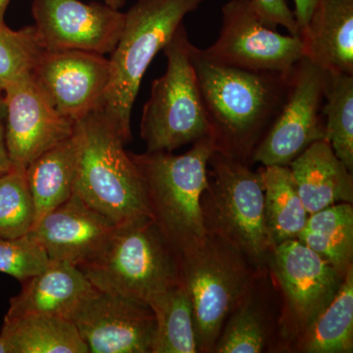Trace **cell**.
<instances>
[{"instance_id": "cb8c5ba5", "label": "cell", "mask_w": 353, "mask_h": 353, "mask_svg": "<svg viewBox=\"0 0 353 353\" xmlns=\"http://www.w3.org/2000/svg\"><path fill=\"white\" fill-rule=\"evenodd\" d=\"M345 278L353 266V206L338 203L309 215L297 236Z\"/></svg>"}, {"instance_id": "8fae6325", "label": "cell", "mask_w": 353, "mask_h": 353, "mask_svg": "<svg viewBox=\"0 0 353 353\" xmlns=\"http://www.w3.org/2000/svg\"><path fill=\"white\" fill-rule=\"evenodd\" d=\"M328 76L305 57L290 70L287 99L255 150L253 164L289 166L309 145L325 139L322 109Z\"/></svg>"}, {"instance_id": "9c48e42d", "label": "cell", "mask_w": 353, "mask_h": 353, "mask_svg": "<svg viewBox=\"0 0 353 353\" xmlns=\"http://www.w3.org/2000/svg\"><path fill=\"white\" fill-rule=\"evenodd\" d=\"M268 268L282 301L279 352H290L309 325L331 303L345 278L299 240L276 245Z\"/></svg>"}, {"instance_id": "52a82bcc", "label": "cell", "mask_w": 353, "mask_h": 353, "mask_svg": "<svg viewBox=\"0 0 353 353\" xmlns=\"http://www.w3.org/2000/svg\"><path fill=\"white\" fill-rule=\"evenodd\" d=\"M178 255L180 282L194 309L199 352L213 353L228 317L261 271L233 246L208 234Z\"/></svg>"}, {"instance_id": "30bf717a", "label": "cell", "mask_w": 353, "mask_h": 353, "mask_svg": "<svg viewBox=\"0 0 353 353\" xmlns=\"http://www.w3.org/2000/svg\"><path fill=\"white\" fill-rule=\"evenodd\" d=\"M222 27L214 43L199 50L221 66L285 73L303 57L299 36L282 34L265 22L250 0H230L222 7Z\"/></svg>"}, {"instance_id": "ffe728a7", "label": "cell", "mask_w": 353, "mask_h": 353, "mask_svg": "<svg viewBox=\"0 0 353 353\" xmlns=\"http://www.w3.org/2000/svg\"><path fill=\"white\" fill-rule=\"evenodd\" d=\"M309 215L338 203H353L352 172L334 154L327 139L308 146L289 165Z\"/></svg>"}, {"instance_id": "83f0119b", "label": "cell", "mask_w": 353, "mask_h": 353, "mask_svg": "<svg viewBox=\"0 0 353 353\" xmlns=\"http://www.w3.org/2000/svg\"><path fill=\"white\" fill-rule=\"evenodd\" d=\"M34 222V202L26 169L13 167L0 176V236H24L31 231Z\"/></svg>"}, {"instance_id": "d4e9b609", "label": "cell", "mask_w": 353, "mask_h": 353, "mask_svg": "<svg viewBox=\"0 0 353 353\" xmlns=\"http://www.w3.org/2000/svg\"><path fill=\"white\" fill-rule=\"evenodd\" d=\"M353 352V266L331 303L309 325L290 352Z\"/></svg>"}, {"instance_id": "8992f818", "label": "cell", "mask_w": 353, "mask_h": 353, "mask_svg": "<svg viewBox=\"0 0 353 353\" xmlns=\"http://www.w3.org/2000/svg\"><path fill=\"white\" fill-rule=\"evenodd\" d=\"M201 209L206 234L233 246L259 270L268 268L274 248L259 171L215 150L208 160Z\"/></svg>"}, {"instance_id": "2e32d148", "label": "cell", "mask_w": 353, "mask_h": 353, "mask_svg": "<svg viewBox=\"0 0 353 353\" xmlns=\"http://www.w3.org/2000/svg\"><path fill=\"white\" fill-rule=\"evenodd\" d=\"M115 227L105 216L73 194L44 216L27 236L43 248L50 260L80 267L101 252Z\"/></svg>"}, {"instance_id": "44dd1931", "label": "cell", "mask_w": 353, "mask_h": 353, "mask_svg": "<svg viewBox=\"0 0 353 353\" xmlns=\"http://www.w3.org/2000/svg\"><path fill=\"white\" fill-rule=\"evenodd\" d=\"M78 162L79 141L74 131L70 138L28 165L26 178L34 208L32 228L72 196Z\"/></svg>"}, {"instance_id": "3957f363", "label": "cell", "mask_w": 353, "mask_h": 353, "mask_svg": "<svg viewBox=\"0 0 353 353\" xmlns=\"http://www.w3.org/2000/svg\"><path fill=\"white\" fill-rule=\"evenodd\" d=\"M75 132L79 162L73 194L115 226L152 218L141 174L99 109L76 122Z\"/></svg>"}, {"instance_id": "d590c367", "label": "cell", "mask_w": 353, "mask_h": 353, "mask_svg": "<svg viewBox=\"0 0 353 353\" xmlns=\"http://www.w3.org/2000/svg\"><path fill=\"white\" fill-rule=\"evenodd\" d=\"M0 353H8V348L1 338H0Z\"/></svg>"}, {"instance_id": "8d00e7d4", "label": "cell", "mask_w": 353, "mask_h": 353, "mask_svg": "<svg viewBox=\"0 0 353 353\" xmlns=\"http://www.w3.org/2000/svg\"><path fill=\"white\" fill-rule=\"evenodd\" d=\"M3 101V97H0V101Z\"/></svg>"}, {"instance_id": "484cf974", "label": "cell", "mask_w": 353, "mask_h": 353, "mask_svg": "<svg viewBox=\"0 0 353 353\" xmlns=\"http://www.w3.org/2000/svg\"><path fill=\"white\" fill-rule=\"evenodd\" d=\"M148 304L155 316L150 353L199 352L194 309L181 283L157 294Z\"/></svg>"}, {"instance_id": "5bb4252c", "label": "cell", "mask_w": 353, "mask_h": 353, "mask_svg": "<svg viewBox=\"0 0 353 353\" xmlns=\"http://www.w3.org/2000/svg\"><path fill=\"white\" fill-rule=\"evenodd\" d=\"M71 321L90 353H150L155 316L150 304L95 289Z\"/></svg>"}, {"instance_id": "4316f807", "label": "cell", "mask_w": 353, "mask_h": 353, "mask_svg": "<svg viewBox=\"0 0 353 353\" xmlns=\"http://www.w3.org/2000/svg\"><path fill=\"white\" fill-rule=\"evenodd\" d=\"M325 139L334 154L353 171V75L329 73L322 109Z\"/></svg>"}, {"instance_id": "7a4b0ae2", "label": "cell", "mask_w": 353, "mask_h": 353, "mask_svg": "<svg viewBox=\"0 0 353 353\" xmlns=\"http://www.w3.org/2000/svg\"><path fill=\"white\" fill-rule=\"evenodd\" d=\"M204 1L138 0L125 13L122 34L109 59L110 81L99 109L125 145L132 141V109L146 70L185 16Z\"/></svg>"}, {"instance_id": "7c38bea8", "label": "cell", "mask_w": 353, "mask_h": 353, "mask_svg": "<svg viewBox=\"0 0 353 353\" xmlns=\"http://www.w3.org/2000/svg\"><path fill=\"white\" fill-rule=\"evenodd\" d=\"M34 30L41 48L105 55L119 41L125 13L105 3L81 0H32Z\"/></svg>"}, {"instance_id": "d6986e66", "label": "cell", "mask_w": 353, "mask_h": 353, "mask_svg": "<svg viewBox=\"0 0 353 353\" xmlns=\"http://www.w3.org/2000/svg\"><path fill=\"white\" fill-rule=\"evenodd\" d=\"M299 38L311 63L328 73L353 75V0H318Z\"/></svg>"}, {"instance_id": "9a60e30c", "label": "cell", "mask_w": 353, "mask_h": 353, "mask_svg": "<svg viewBox=\"0 0 353 353\" xmlns=\"http://www.w3.org/2000/svg\"><path fill=\"white\" fill-rule=\"evenodd\" d=\"M6 139L14 167L28 165L70 138L75 122L57 112L32 79L21 77L3 90Z\"/></svg>"}, {"instance_id": "603a6c76", "label": "cell", "mask_w": 353, "mask_h": 353, "mask_svg": "<svg viewBox=\"0 0 353 353\" xmlns=\"http://www.w3.org/2000/svg\"><path fill=\"white\" fill-rule=\"evenodd\" d=\"M266 226L273 248L296 240L307 221L306 211L289 166H261Z\"/></svg>"}, {"instance_id": "6da1fadb", "label": "cell", "mask_w": 353, "mask_h": 353, "mask_svg": "<svg viewBox=\"0 0 353 353\" xmlns=\"http://www.w3.org/2000/svg\"><path fill=\"white\" fill-rule=\"evenodd\" d=\"M190 52L216 152L252 167L255 150L284 105L290 71L221 66L204 59L194 44Z\"/></svg>"}, {"instance_id": "ba28073f", "label": "cell", "mask_w": 353, "mask_h": 353, "mask_svg": "<svg viewBox=\"0 0 353 353\" xmlns=\"http://www.w3.org/2000/svg\"><path fill=\"white\" fill-rule=\"evenodd\" d=\"M192 44L181 24L163 48L166 71L153 81L141 115V138L148 152H172L208 136Z\"/></svg>"}, {"instance_id": "5b68a950", "label": "cell", "mask_w": 353, "mask_h": 353, "mask_svg": "<svg viewBox=\"0 0 353 353\" xmlns=\"http://www.w3.org/2000/svg\"><path fill=\"white\" fill-rule=\"evenodd\" d=\"M79 268L95 289L148 304L181 283L178 252L150 217L116 226L101 252Z\"/></svg>"}, {"instance_id": "7402d4cb", "label": "cell", "mask_w": 353, "mask_h": 353, "mask_svg": "<svg viewBox=\"0 0 353 353\" xmlns=\"http://www.w3.org/2000/svg\"><path fill=\"white\" fill-rule=\"evenodd\" d=\"M0 338L8 353H88L75 325L48 315L4 317Z\"/></svg>"}, {"instance_id": "4dcf8cb0", "label": "cell", "mask_w": 353, "mask_h": 353, "mask_svg": "<svg viewBox=\"0 0 353 353\" xmlns=\"http://www.w3.org/2000/svg\"><path fill=\"white\" fill-rule=\"evenodd\" d=\"M250 2L267 24L276 29L277 26H282L290 34L299 36L294 11L290 10L285 0H250Z\"/></svg>"}, {"instance_id": "277c9868", "label": "cell", "mask_w": 353, "mask_h": 353, "mask_svg": "<svg viewBox=\"0 0 353 353\" xmlns=\"http://www.w3.org/2000/svg\"><path fill=\"white\" fill-rule=\"evenodd\" d=\"M214 152L208 136L182 155L129 152L143 179L152 218L178 253L205 239L201 196L208 185L209 157Z\"/></svg>"}, {"instance_id": "f546056e", "label": "cell", "mask_w": 353, "mask_h": 353, "mask_svg": "<svg viewBox=\"0 0 353 353\" xmlns=\"http://www.w3.org/2000/svg\"><path fill=\"white\" fill-rule=\"evenodd\" d=\"M50 259L43 248L27 234L21 238L0 236V272L21 283L48 266Z\"/></svg>"}, {"instance_id": "e575fe53", "label": "cell", "mask_w": 353, "mask_h": 353, "mask_svg": "<svg viewBox=\"0 0 353 353\" xmlns=\"http://www.w3.org/2000/svg\"><path fill=\"white\" fill-rule=\"evenodd\" d=\"M9 3H10V0H0V23H4V17H6Z\"/></svg>"}, {"instance_id": "4fadbf2b", "label": "cell", "mask_w": 353, "mask_h": 353, "mask_svg": "<svg viewBox=\"0 0 353 353\" xmlns=\"http://www.w3.org/2000/svg\"><path fill=\"white\" fill-rule=\"evenodd\" d=\"M31 76L55 110L76 123L101 108L110 62L88 51L43 50Z\"/></svg>"}, {"instance_id": "d6a6232c", "label": "cell", "mask_w": 353, "mask_h": 353, "mask_svg": "<svg viewBox=\"0 0 353 353\" xmlns=\"http://www.w3.org/2000/svg\"><path fill=\"white\" fill-rule=\"evenodd\" d=\"M294 1L296 4V9L294 11V17H296L297 27H299V34H301L310 20L318 0H294Z\"/></svg>"}, {"instance_id": "ac0fdd59", "label": "cell", "mask_w": 353, "mask_h": 353, "mask_svg": "<svg viewBox=\"0 0 353 353\" xmlns=\"http://www.w3.org/2000/svg\"><path fill=\"white\" fill-rule=\"evenodd\" d=\"M22 290L9 303L6 317L48 315L71 321L77 309L95 288L79 267L50 260L43 271L22 282Z\"/></svg>"}, {"instance_id": "f1b7e54d", "label": "cell", "mask_w": 353, "mask_h": 353, "mask_svg": "<svg viewBox=\"0 0 353 353\" xmlns=\"http://www.w3.org/2000/svg\"><path fill=\"white\" fill-rule=\"evenodd\" d=\"M43 51L34 25L15 31L0 23V92L31 73Z\"/></svg>"}, {"instance_id": "836d02e7", "label": "cell", "mask_w": 353, "mask_h": 353, "mask_svg": "<svg viewBox=\"0 0 353 353\" xmlns=\"http://www.w3.org/2000/svg\"><path fill=\"white\" fill-rule=\"evenodd\" d=\"M103 2L108 4V6L120 10V9L125 6V3H126V0H103Z\"/></svg>"}, {"instance_id": "1f68e13d", "label": "cell", "mask_w": 353, "mask_h": 353, "mask_svg": "<svg viewBox=\"0 0 353 353\" xmlns=\"http://www.w3.org/2000/svg\"><path fill=\"white\" fill-rule=\"evenodd\" d=\"M12 162L9 157L6 139V103L0 101V176L13 168Z\"/></svg>"}, {"instance_id": "e0dca14e", "label": "cell", "mask_w": 353, "mask_h": 353, "mask_svg": "<svg viewBox=\"0 0 353 353\" xmlns=\"http://www.w3.org/2000/svg\"><path fill=\"white\" fill-rule=\"evenodd\" d=\"M281 306L278 285L265 269L228 317L213 353L278 352Z\"/></svg>"}]
</instances>
